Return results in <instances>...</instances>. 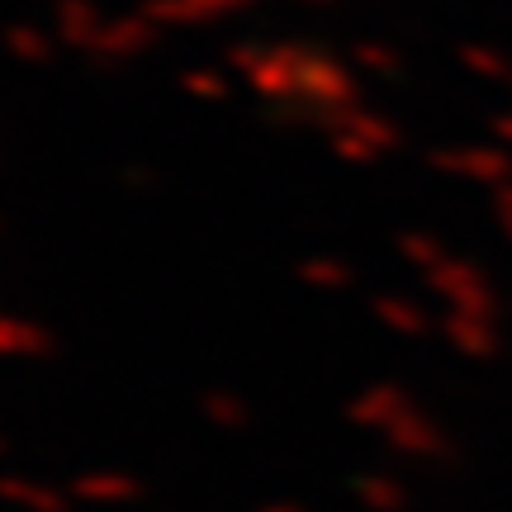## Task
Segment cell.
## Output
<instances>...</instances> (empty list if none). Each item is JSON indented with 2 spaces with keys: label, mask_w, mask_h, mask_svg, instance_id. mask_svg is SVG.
<instances>
[]
</instances>
